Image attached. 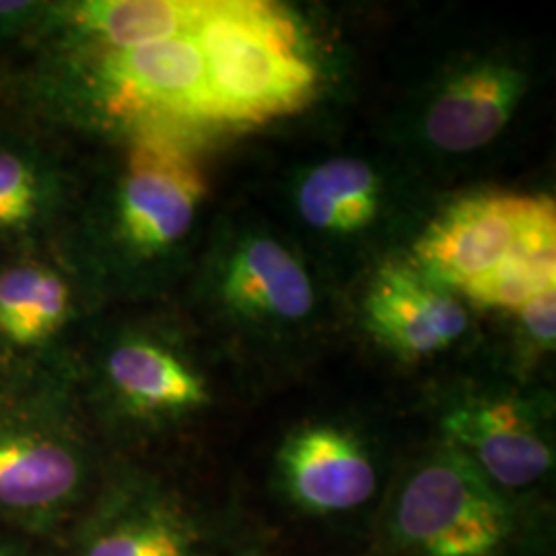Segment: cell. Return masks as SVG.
<instances>
[{
	"label": "cell",
	"instance_id": "obj_1",
	"mask_svg": "<svg viewBox=\"0 0 556 556\" xmlns=\"http://www.w3.org/2000/svg\"><path fill=\"white\" fill-rule=\"evenodd\" d=\"M204 194L188 137L135 135L105 184H80L56 256L96 303L105 289L155 277L190 236Z\"/></svg>",
	"mask_w": 556,
	"mask_h": 556
},
{
	"label": "cell",
	"instance_id": "obj_2",
	"mask_svg": "<svg viewBox=\"0 0 556 556\" xmlns=\"http://www.w3.org/2000/svg\"><path fill=\"white\" fill-rule=\"evenodd\" d=\"M73 363L0 376V526L54 536L103 475Z\"/></svg>",
	"mask_w": 556,
	"mask_h": 556
},
{
	"label": "cell",
	"instance_id": "obj_3",
	"mask_svg": "<svg viewBox=\"0 0 556 556\" xmlns=\"http://www.w3.org/2000/svg\"><path fill=\"white\" fill-rule=\"evenodd\" d=\"M388 556H530L532 519L477 466L443 443L397 486L383 517Z\"/></svg>",
	"mask_w": 556,
	"mask_h": 556
},
{
	"label": "cell",
	"instance_id": "obj_4",
	"mask_svg": "<svg viewBox=\"0 0 556 556\" xmlns=\"http://www.w3.org/2000/svg\"><path fill=\"white\" fill-rule=\"evenodd\" d=\"M215 124L252 126L289 116L314 98L318 71L295 21L258 0L206 2L197 31Z\"/></svg>",
	"mask_w": 556,
	"mask_h": 556
},
{
	"label": "cell",
	"instance_id": "obj_5",
	"mask_svg": "<svg viewBox=\"0 0 556 556\" xmlns=\"http://www.w3.org/2000/svg\"><path fill=\"white\" fill-rule=\"evenodd\" d=\"M73 378L89 425L128 433H160L211 402L199 367L169 334L122 326L75 349Z\"/></svg>",
	"mask_w": 556,
	"mask_h": 556
},
{
	"label": "cell",
	"instance_id": "obj_6",
	"mask_svg": "<svg viewBox=\"0 0 556 556\" xmlns=\"http://www.w3.org/2000/svg\"><path fill=\"white\" fill-rule=\"evenodd\" d=\"M217 521L161 478L105 466L66 530L68 556H238Z\"/></svg>",
	"mask_w": 556,
	"mask_h": 556
},
{
	"label": "cell",
	"instance_id": "obj_7",
	"mask_svg": "<svg viewBox=\"0 0 556 556\" xmlns=\"http://www.w3.org/2000/svg\"><path fill=\"white\" fill-rule=\"evenodd\" d=\"M83 179L68 139L0 110V256L56 254Z\"/></svg>",
	"mask_w": 556,
	"mask_h": 556
},
{
	"label": "cell",
	"instance_id": "obj_8",
	"mask_svg": "<svg viewBox=\"0 0 556 556\" xmlns=\"http://www.w3.org/2000/svg\"><path fill=\"white\" fill-rule=\"evenodd\" d=\"M93 301L56 254L0 262V369L68 365Z\"/></svg>",
	"mask_w": 556,
	"mask_h": 556
},
{
	"label": "cell",
	"instance_id": "obj_9",
	"mask_svg": "<svg viewBox=\"0 0 556 556\" xmlns=\"http://www.w3.org/2000/svg\"><path fill=\"white\" fill-rule=\"evenodd\" d=\"M540 197L484 192L457 200L418 238L417 266L443 287L464 289L509 254Z\"/></svg>",
	"mask_w": 556,
	"mask_h": 556
},
{
	"label": "cell",
	"instance_id": "obj_10",
	"mask_svg": "<svg viewBox=\"0 0 556 556\" xmlns=\"http://www.w3.org/2000/svg\"><path fill=\"white\" fill-rule=\"evenodd\" d=\"M445 443L501 491L516 495L548 477L555 454L530 408L511 397L472 400L443 417Z\"/></svg>",
	"mask_w": 556,
	"mask_h": 556
},
{
	"label": "cell",
	"instance_id": "obj_11",
	"mask_svg": "<svg viewBox=\"0 0 556 556\" xmlns=\"http://www.w3.org/2000/svg\"><path fill=\"white\" fill-rule=\"evenodd\" d=\"M367 330L404 361L433 357L468 328L454 293L410 262H390L379 270L365 301Z\"/></svg>",
	"mask_w": 556,
	"mask_h": 556
},
{
	"label": "cell",
	"instance_id": "obj_12",
	"mask_svg": "<svg viewBox=\"0 0 556 556\" xmlns=\"http://www.w3.org/2000/svg\"><path fill=\"white\" fill-rule=\"evenodd\" d=\"M285 495L305 514L342 516L378 491V468L353 433L334 425L303 427L278 452Z\"/></svg>",
	"mask_w": 556,
	"mask_h": 556
},
{
	"label": "cell",
	"instance_id": "obj_13",
	"mask_svg": "<svg viewBox=\"0 0 556 556\" xmlns=\"http://www.w3.org/2000/svg\"><path fill=\"white\" fill-rule=\"evenodd\" d=\"M206 2L190 0H85L50 2L29 46L128 50L194 36Z\"/></svg>",
	"mask_w": 556,
	"mask_h": 556
},
{
	"label": "cell",
	"instance_id": "obj_14",
	"mask_svg": "<svg viewBox=\"0 0 556 556\" xmlns=\"http://www.w3.org/2000/svg\"><path fill=\"white\" fill-rule=\"evenodd\" d=\"M523 87L521 73L498 64L459 75L431 105L425 122L427 137L452 153L489 144L514 116Z\"/></svg>",
	"mask_w": 556,
	"mask_h": 556
},
{
	"label": "cell",
	"instance_id": "obj_15",
	"mask_svg": "<svg viewBox=\"0 0 556 556\" xmlns=\"http://www.w3.org/2000/svg\"><path fill=\"white\" fill-rule=\"evenodd\" d=\"M220 299L245 318L299 319L314 307V287L289 250L270 238L245 239L227 258Z\"/></svg>",
	"mask_w": 556,
	"mask_h": 556
},
{
	"label": "cell",
	"instance_id": "obj_16",
	"mask_svg": "<svg viewBox=\"0 0 556 556\" xmlns=\"http://www.w3.org/2000/svg\"><path fill=\"white\" fill-rule=\"evenodd\" d=\"M556 287V208L548 197L536 208L509 254L462 293L482 307L514 309Z\"/></svg>",
	"mask_w": 556,
	"mask_h": 556
},
{
	"label": "cell",
	"instance_id": "obj_17",
	"mask_svg": "<svg viewBox=\"0 0 556 556\" xmlns=\"http://www.w3.org/2000/svg\"><path fill=\"white\" fill-rule=\"evenodd\" d=\"M298 202L303 219L319 231L357 233L378 215L379 179L363 161H328L303 179Z\"/></svg>",
	"mask_w": 556,
	"mask_h": 556
},
{
	"label": "cell",
	"instance_id": "obj_18",
	"mask_svg": "<svg viewBox=\"0 0 556 556\" xmlns=\"http://www.w3.org/2000/svg\"><path fill=\"white\" fill-rule=\"evenodd\" d=\"M50 0H0V60L23 50L40 31Z\"/></svg>",
	"mask_w": 556,
	"mask_h": 556
},
{
	"label": "cell",
	"instance_id": "obj_19",
	"mask_svg": "<svg viewBox=\"0 0 556 556\" xmlns=\"http://www.w3.org/2000/svg\"><path fill=\"white\" fill-rule=\"evenodd\" d=\"M521 316V326L526 330V337L532 340V344L548 351L555 346L556 338V287L530 299L523 307L517 309Z\"/></svg>",
	"mask_w": 556,
	"mask_h": 556
},
{
	"label": "cell",
	"instance_id": "obj_20",
	"mask_svg": "<svg viewBox=\"0 0 556 556\" xmlns=\"http://www.w3.org/2000/svg\"><path fill=\"white\" fill-rule=\"evenodd\" d=\"M0 556H34L25 546L0 538Z\"/></svg>",
	"mask_w": 556,
	"mask_h": 556
},
{
	"label": "cell",
	"instance_id": "obj_21",
	"mask_svg": "<svg viewBox=\"0 0 556 556\" xmlns=\"http://www.w3.org/2000/svg\"><path fill=\"white\" fill-rule=\"evenodd\" d=\"M0 376H2V369H0Z\"/></svg>",
	"mask_w": 556,
	"mask_h": 556
},
{
	"label": "cell",
	"instance_id": "obj_22",
	"mask_svg": "<svg viewBox=\"0 0 556 556\" xmlns=\"http://www.w3.org/2000/svg\"><path fill=\"white\" fill-rule=\"evenodd\" d=\"M0 262H2V256H0Z\"/></svg>",
	"mask_w": 556,
	"mask_h": 556
}]
</instances>
